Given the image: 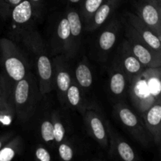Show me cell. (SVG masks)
Masks as SVG:
<instances>
[{"instance_id": "15", "label": "cell", "mask_w": 161, "mask_h": 161, "mask_svg": "<svg viewBox=\"0 0 161 161\" xmlns=\"http://www.w3.org/2000/svg\"><path fill=\"white\" fill-rule=\"evenodd\" d=\"M120 28L119 20L113 18L100 33L97 39V50L102 59L106 60L108 53L116 43Z\"/></svg>"}, {"instance_id": "19", "label": "cell", "mask_w": 161, "mask_h": 161, "mask_svg": "<svg viewBox=\"0 0 161 161\" xmlns=\"http://www.w3.org/2000/svg\"><path fill=\"white\" fill-rule=\"evenodd\" d=\"M14 84L4 74L0 73V113H9L14 114L12 103Z\"/></svg>"}, {"instance_id": "21", "label": "cell", "mask_w": 161, "mask_h": 161, "mask_svg": "<svg viewBox=\"0 0 161 161\" xmlns=\"http://www.w3.org/2000/svg\"><path fill=\"white\" fill-rule=\"evenodd\" d=\"M75 83L81 89H88L93 84V74L86 58L78 63L75 70Z\"/></svg>"}, {"instance_id": "26", "label": "cell", "mask_w": 161, "mask_h": 161, "mask_svg": "<svg viewBox=\"0 0 161 161\" xmlns=\"http://www.w3.org/2000/svg\"><path fill=\"white\" fill-rule=\"evenodd\" d=\"M40 135L42 140L47 144L54 143V131L53 125L52 123L50 116L46 118L41 122L40 124Z\"/></svg>"}, {"instance_id": "8", "label": "cell", "mask_w": 161, "mask_h": 161, "mask_svg": "<svg viewBox=\"0 0 161 161\" xmlns=\"http://www.w3.org/2000/svg\"><path fill=\"white\" fill-rule=\"evenodd\" d=\"M50 52L53 55H64L67 58L75 56L69 22L66 17L60 18L57 23L52 36Z\"/></svg>"}, {"instance_id": "22", "label": "cell", "mask_w": 161, "mask_h": 161, "mask_svg": "<svg viewBox=\"0 0 161 161\" xmlns=\"http://www.w3.org/2000/svg\"><path fill=\"white\" fill-rule=\"evenodd\" d=\"M66 102L67 105L76 108L81 113L88 108L84 104L81 87L75 82L72 81L66 93Z\"/></svg>"}, {"instance_id": "6", "label": "cell", "mask_w": 161, "mask_h": 161, "mask_svg": "<svg viewBox=\"0 0 161 161\" xmlns=\"http://www.w3.org/2000/svg\"><path fill=\"white\" fill-rule=\"evenodd\" d=\"M114 112L123 126L142 146L144 147L150 146L153 138L143 119L123 103L116 104Z\"/></svg>"}, {"instance_id": "32", "label": "cell", "mask_w": 161, "mask_h": 161, "mask_svg": "<svg viewBox=\"0 0 161 161\" xmlns=\"http://www.w3.org/2000/svg\"><path fill=\"white\" fill-rule=\"evenodd\" d=\"M29 2L31 3V6H32L34 14H36V11L37 10V9H38V7L39 6V5L41 4V2H42V0H29Z\"/></svg>"}, {"instance_id": "18", "label": "cell", "mask_w": 161, "mask_h": 161, "mask_svg": "<svg viewBox=\"0 0 161 161\" xmlns=\"http://www.w3.org/2000/svg\"><path fill=\"white\" fill-rule=\"evenodd\" d=\"M65 17L69 22L72 41V47H73V51L75 55L79 50V47H80L83 24L82 22L80 14L75 9H69L66 13Z\"/></svg>"}, {"instance_id": "10", "label": "cell", "mask_w": 161, "mask_h": 161, "mask_svg": "<svg viewBox=\"0 0 161 161\" xmlns=\"http://www.w3.org/2000/svg\"><path fill=\"white\" fill-rule=\"evenodd\" d=\"M114 64L126 74L129 82H130L134 77L142 73L146 69V67L130 51L126 40L122 42L118 49Z\"/></svg>"}, {"instance_id": "2", "label": "cell", "mask_w": 161, "mask_h": 161, "mask_svg": "<svg viewBox=\"0 0 161 161\" xmlns=\"http://www.w3.org/2000/svg\"><path fill=\"white\" fill-rule=\"evenodd\" d=\"M41 96L37 77L31 71L22 80L14 83L12 103L14 114L20 122L31 119Z\"/></svg>"}, {"instance_id": "5", "label": "cell", "mask_w": 161, "mask_h": 161, "mask_svg": "<svg viewBox=\"0 0 161 161\" xmlns=\"http://www.w3.org/2000/svg\"><path fill=\"white\" fill-rule=\"evenodd\" d=\"M125 36L130 51L137 59L148 69H157L161 66V53L149 47L140 37L135 28L124 20Z\"/></svg>"}, {"instance_id": "1", "label": "cell", "mask_w": 161, "mask_h": 161, "mask_svg": "<svg viewBox=\"0 0 161 161\" xmlns=\"http://www.w3.org/2000/svg\"><path fill=\"white\" fill-rule=\"evenodd\" d=\"M28 51L33 55L36 64V77L42 96L50 94L54 88L53 63L41 35L35 28L18 36Z\"/></svg>"}, {"instance_id": "16", "label": "cell", "mask_w": 161, "mask_h": 161, "mask_svg": "<svg viewBox=\"0 0 161 161\" xmlns=\"http://www.w3.org/2000/svg\"><path fill=\"white\" fill-rule=\"evenodd\" d=\"M146 128L149 130L153 142L159 145L161 139V102L157 101L152 106L142 114Z\"/></svg>"}, {"instance_id": "28", "label": "cell", "mask_w": 161, "mask_h": 161, "mask_svg": "<svg viewBox=\"0 0 161 161\" xmlns=\"http://www.w3.org/2000/svg\"><path fill=\"white\" fill-rule=\"evenodd\" d=\"M35 156L37 160L41 161H50L51 160V157H50V153L48 150L45 149L42 146H39L36 149V152H35Z\"/></svg>"}, {"instance_id": "33", "label": "cell", "mask_w": 161, "mask_h": 161, "mask_svg": "<svg viewBox=\"0 0 161 161\" xmlns=\"http://www.w3.org/2000/svg\"><path fill=\"white\" fill-rule=\"evenodd\" d=\"M69 1L71 3H80L81 0H69Z\"/></svg>"}, {"instance_id": "12", "label": "cell", "mask_w": 161, "mask_h": 161, "mask_svg": "<svg viewBox=\"0 0 161 161\" xmlns=\"http://www.w3.org/2000/svg\"><path fill=\"white\" fill-rule=\"evenodd\" d=\"M34 15L32 6L29 0H24L11 9L10 17L17 37L24 31L33 28Z\"/></svg>"}, {"instance_id": "27", "label": "cell", "mask_w": 161, "mask_h": 161, "mask_svg": "<svg viewBox=\"0 0 161 161\" xmlns=\"http://www.w3.org/2000/svg\"><path fill=\"white\" fill-rule=\"evenodd\" d=\"M58 146V153H59L60 157L63 160L69 161L72 160L74 157V150L72 146L67 142H62Z\"/></svg>"}, {"instance_id": "20", "label": "cell", "mask_w": 161, "mask_h": 161, "mask_svg": "<svg viewBox=\"0 0 161 161\" xmlns=\"http://www.w3.org/2000/svg\"><path fill=\"white\" fill-rule=\"evenodd\" d=\"M129 82L126 74L119 67L113 64L109 74V89L114 97H119L125 93Z\"/></svg>"}, {"instance_id": "30", "label": "cell", "mask_w": 161, "mask_h": 161, "mask_svg": "<svg viewBox=\"0 0 161 161\" xmlns=\"http://www.w3.org/2000/svg\"><path fill=\"white\" fill-rule=\"evenodd\" d=\"M13 137L12 132H9V133H6L3 135L0 136V149L9 141L11 138Z\"/></svg>"}, {"instance_id": "3", "label": "cell", "mask_w": 161, "mask_h": 161, "mask_svg": "<svg viewBox=\"0 0 161 161\" xmlns=\"http://www.w3.org/2000/svg\"><path fill=\"white\" fill-rule=\"evenodd\" d=\"M130 97L141 114L160 99V73L153 69H144L130 82Z\"/></svg>"}, {"instance_id": "24", "label": "cell", "mask_w": 161, "mask_h": 161, "mask_svg": "<svg viewBox=\"0 0 161 161\" xmlns=\"http://www.w3.org/2000/svg\"><path fill=\"white\" fill-rule=\"evenodd\" d=\"M105 0H83L80 12L82 22L85 26L89 23L92 16Z\"/></svg>"}, {"instance_id": "23", "label": "cell", "mask_w": 161, "mask_h": 161, "mask_svg": "<svg viewBox=\"0 0 161 161\" xmlns=\"http://www.w3.org/2000/svg\"><path fill=\"white\" fill-rule=\"evenodd\" d=\"M22 147V139L20 136L12 137L0 149V161H10L16 157Z\"/></svg>"}, {"instance_id": "17", "label": "cell", "mask_w": 161, "mask_h": 161, "mask_svg": "<svg viewBox=\"0 0 161 161\" xmlns=\"http://www.w3.org/2000/svg\"><path fill=\"white\" fill-rule=\"evenodd\" d=\"M121 1L122 0H105L95 11L89 23L85 26V29L87 31L99 29L119 7Z\"/></svg>"}, {"instance_id": "25", "label": "cell", "mask_w": 161, "mask_h": 161, "mask_svg": "<svg viewBox=\"0 0 161 161\" xmlns=\"http://www.w3.org/2000/svg\"><path fill=\"white\" fill-rule=\"evenodd\" d=\"M50 119L53 125V131H54V142L56 145L62 142L65 138L66 130L64 124L61 119V116L59 112L53 111L50 115Z\"/></svg>"}, {"instance_id": "29", "label": "cell", "mask_w": 161, "mask_h": 161, "mask_svg": "<svg viewBox=\"0 0 161 161\" xmlns=\"http://www.w3.org/2000/svg\"><path fill=\"white\" fill-rule=\"evenodd\" d=\"M0 16L4 19H7L10 16V11L6 7L3 0H0Z\"/></svg>"}, {"instance_id": "31", "label": "cell", "mask_w": 161, "mask_h": 161, "mask_svg": "<svg viewBox=\"0 0 161 161\" xmlns=\"http://www.w3.org/2000/svg\"><path fill=\"white\" fill-rule=\"evenodd\" d=\"M3 1H4L6 7H7L8 9L11 12V9H12L14 6H17V4L21 3L24 0H3Z\"/></svg>"}, {"instance_id": "4", "label": "cell", "mask_w": 161, "mask_h": 161, "mask_svg": "<svg viewBox=\"0 0 161 161\" xmlns=\"http://www.w3.org/2000/svg\"><path fill=\"white\" fill-rule=\"evenodd\" d=\"M0 64L3 74L14 83L22 80L29 72L26 53L16 42L7 38L0 39Z\"/></svg>"}, {"instance_id": "9", "label": "cell", "mask_w": 161, "mask_h": 161, "mask_svg": "<svg viewBox=\"0 0 161 161\" xmlns=\"http://www.w3.org/2000/svg\"><path fill=\"white\" fill-rule=\"evenodd\" d=\"M82 114L85 125L91 137H93L102 147L108 149V136L105 119L98 112L91 108H86Z\"/></svg>"}, {"instance_id": "14", "label": "cell", "mask_w": 161, "mask_h": 161, "mask_svg": "<svg viewBox=\"0 0 161 161\" xmlns=\"http://www.w3.org/2000/svg\"><path fill=\"white\" fill-rule=\"evenodd\" d=\"M105 124L108 131V144H110V154L116 156L124 161H134L136 160L137 156L131 146L115 131L108 121H105Z\"/></svg>"}, {"instance_id": "7", "label": "cell", "mask_w": 161, "mask_h": 161, "mask_svg": "<svg viewBox=\"0 0 161 161\" xmlns=\"http://www.w3.org/2000/svg\"><path fill=\"white\" fill-rule=\"evenodd\" d=\"M136 15L161 39V0H133Z\"/></svg>"}, {"instance_id": "11", "label": "cell", "mask_w": 161, "mask_h": 161, "mask_svg": "<svg viewBox=\"0 0 161 161\" xmlns=\"http://www.w3.org/2000/svg\"><path fill=\"white\" fill-rule=\"evenodd\" d=\"M64 55H58V57L53 61L54 86L58 91L60 102L63 105H67L66 93L72 82L69 66L64 61Z\"/></svg>"}, {"instance_id": "13", "label": "cell", "mask_w": 161, "mask_h": 161, "mask_svg": "<svg viewBox=\"0 0 161 161\" xmlns=\"http://www.w3.org/2000/svg\"><path fill=\"white\" fill-rule=\"evenodd\" d=\"M124 18V20L135 28L140 37L149 47L155 51L161 53V39L149 28V27L141 18H139L136 14L129 12L126 13Z\"/></svg>"}]
</instances>
